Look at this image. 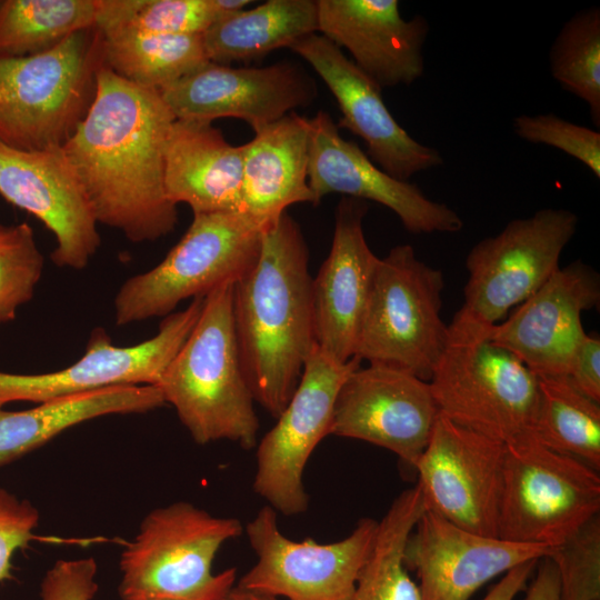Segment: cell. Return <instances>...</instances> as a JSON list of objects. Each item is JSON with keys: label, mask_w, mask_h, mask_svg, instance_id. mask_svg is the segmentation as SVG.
Listing matches in <instances>:
<instances>
[{"label": "cell", "mask_w": 600, "mask_h": 600, "mask_svg": "<svg viewBox=\"0 0 600 600\" xmlns=\"http://www.w3.org/2000/svg\"><path fill=\"white\" fill-rule=\"evenodd\" d=\"M196 298L160 322L158 332L140 343L119 347L104 329L93 330L84 354L71 366L47 373L0 371V407L16 401L41 403L119 386H156L173 360L202 310Z\"/></svg>", "instance_id": "13"}, {"label": "cell", "mask_w": 600, "mask_h": 600, "mask_svg": "<svg viewBox=\"0 0 600 600\" xmlns=\"http://www.w3.org/2000/svg\"><path fill=\"white\" fill-rule=\"evenodd\" d=\"M533 437L544 447L600 470V402L567 376L538 377Z\"/></svg>", "instance_id": "30"}, {"label": "cell", "mask_w": 600, "mask_h": 600, "mask_svg": "<svg viewBox=\"0 0 600 600\" xmlns=\"http://www.w3.org/2000/svg\"><path fill=\"white\" fill-rule=\"evenodd\" d=\"M567 377L582 393L600 402L599 336H583L572 354Z\"/></svg>", "instance_id": "39"}, {"label": "cell", "mask_w": 600, "mask_h": 600, "mask_svg": "<svg viewBox=\"0 0 600 600\" xmlns=\"http://www.w3.org/2000/svg\"><path fill=\"white\" fill-rule=\"evenodd\" d=\"M597 514L599 471L534 437L504 444L498 538L553 547Z\"/></svg>", "instance_id": "10"}, {"label": "cell", "mask_w": 600, "mask_h": 600, "mask_svg": "<svg viewBox=\"0 0 600 600\" xmlns=\"http://www.w3.org/2000/svg\"><path fill=\"white\" fill-rule=\"evenodd\" d=\"M309 119L290 112L243 144V212L269 228L294 203L314 198L308 183Z\"/></svg>", "instance_id": "25"}, {"label": "cell", "mask_w": 600, "mask_h": 600, "mask_svg": "<svg viewBox=\"0 0 600 600\" xmlns=\"http://www.w3.org/2000/svg\"><path fill=\"white\" fill-rule=\"evenodd\" d=\"M99 0H0V57L49 51L96 27Z\"/></svg>", "instance_id": "32"}, {"label": "cell", "mask_w": 600, "mask_h": 600, "mask_svg": "<svg viewBox=\"0 0 600 600\" xmlns=\"http://www.w3.org/2000/svg\"><path fill=\"white\" fill-rule=\"evenodd\" d=\"M93 558L61 559L48 569L40 584V600H92L98 591Z\"/></svg>", "instance_id": "38"}, {"label": "cell", "mask_w": 600, "mask_h": 600, "mask_svg": "<svg viewBox=\"0 0 600 600\" xmlns=\"http://www.w3.org/2000/svg\"><path fill=\"white\" fill-rule=\"evenodd\" d=\"M309 124L308 183L314 206L328 194L340 193L384 206L414 234L463 229L461 217L452 208L431 200L417 184L386 173L358 143L346 140L328 112L318 111Z\"/></svg>", "instance_id": "17"}, {"label": "cell", "mask_w": 600, "mask_h": 600, "mask_svg": "<svg viewBox=\"0 0 600 600\" xmlns=\"http://www.w3.org/2000/svg\"><path fill=\"white\" fill-rule=\"evenodd\" d=\"M309 250L284 212L262 237L254 266L233 284V326L254 402L274 419L289 402L316 348Z\"/></svg>", "instance_id": "2"}, {"label": "cell", "mask_w": 600, "mask_h": 600, "mask_svg": "<svg viewBox=\"0 0 600 600\" xmlns=\"http://www.w3.org/2000/svg\"><path fill=\"white\" fill-rule=\"evenodd\" d=\"M242 532L240 520L186 501L150 511L120 556L121 599L219 600L237 576L234 568L213 574V560Z\"/></svg>", "instance_id": "5"}, {"label": "cell", "mask_w": 600, "mask_h": 600, "mask_svg": "<svg viewBox=\"0 0 600 600\" xmlns=\"http://www.w3.org/2000/svg\"><path fill=\"white\" fill-rule=\"evenodd\" d=\"M243 144L229 143L212 123L174 120L164 149L168 199L193 214L243 212Z\"/></svg>", "instance_id": "24"}, {"label": "cell", "mask_w": 600, "mask_h": 600, "mask_svg": "<svg viewBox=\"0 0 600 600\" xmlns=\"http://www.w3.org/2000/svg\"><path fill=\"white\" fill-rule=\"evenodd\" d=\"M268 228L244 212L196 213L152 269L129 278L114 298L117 326L167 317L183 300L236 283L257 262Z\"/></svg>", "instance_id": "7"}, {"label": "cell", "mask_w": 600, "mask_h": 600, "mask_svg": "<svg viewBox=\"0 0 600 600\" xmlns=\"http://www.w3.org/2000/svg\"><path fill=\"white\" fill-rule=\"evenodd\" d=\"M359 366L357 358L340 363L316 347L276 424L257 443L252 488L276 512L297 516L307 511L309 497L303 484L307 462L331 433L339 390Z\"/></svg>", "instance_id": "12"}, {"label": "cell", "mask_w": 600, "mask_h": 600, "mask_svg": "<svg viewBox=\"0 0 600 600\" xmlns=\"http://www.w3.org/2000/svg\"><path fill=\"white\" fill-rule=\"evenodd\" d=\"M377 529V520L362 518L341 540L296 541L280 531L277 512L264 506L244 528L257 562L238 587L286 600H351Z\"/></svg>", "instance_id": "11"}, {"label": "cell", "mask_w": 600, "mask_h": 600, "mask_svg": "<svg viewBox=\"0 0 600 600\" xmlns=\"http://www.w3.org/2000/svg\"><path fill=\"white\" fill-rule=\"evenodd\" d=\"M38 524L39 512L32 503L0 487V581L12 577V556L33 539Z\"/></svg>", "instance_id": "37"}, {"label": "cell", "mask_w": 600, "mask_h": 600, "mask_svg": "<svg viewBox=\"0 0 600 600\" xmlns=\"http://www.w3.org/2000/svg\"><path fill=\"white\" fill-rule=\"evenodd\" d=\"M537 563L536 560L528 561L506 572L482 600H513L519 592L526 589Z\"/></svg>", "instance_id": "41"}, {"label": "cell", "mask_w": 600, "mask_h": 600, "mask_svg": "<svg viewBox=\"0 0 600 600\" xmlns=\"http://www.w3.org/2000/svg\"><path fill=\"white\" fill-rule=\"evenodd\" d=\"M426 511L418 484L394 498L378 521L371 551L351 600H421L419 586L406 564L408 540Z\"/></svg>", "instance_id": "28"}, {"label": "cell", "mask_w": 600, "mask_h": 600, "mask_svg": "<svg viewBox=\"0 0 600 600\" xmlns=\"http://www.w3.org/2000/svg\"><path fill=\"white\" fill-rule=\"evenodd\" d=\"M578 221L568 209H539L477 242L466 259L464 301L448 328L484 336L560 268L562 251L576 234Z\"/></svg>", "instance_id": "8"}, {"label": "cell", "mask_w": 600, "mask_h": 600, "mask_svg": "<svg viewBox=\"0 0 600 600\" xmlns=\"http://www.w3.org/2000/svg\"><path fill=\"white\" fill-rule=\"evenodd\" d=\"M0 194L51 231L56 266L80 270L96 254L98 222L62 147L21 150L0 141Z\"/></svg>", "instance_id": "18"}, {"label": "cell", "mask_w": 600, "mask_h": 600, "mask_svg": "<svg viewBox=\"0 0 600 600\" xmlns=\"http://www.w3.org/2000/svg\"><path fill=\"white\" fill-rule=\"evenodd\" d=\"M551 77L582 100L600 128V9L592 6L563 23L549 50Z\"/></svg>", "instance_id": "33"}, {"label": "cell", "mask_w": 600, "mask_h": 600, "mask_svg": "<svg viewBox=\"0 0 600 600\" xmlns=\"http://www.w3.org/2000/svg\"><path fill=\"white\" fill-rule=\"evenodd\" d=\"M208 63L203 33H127L103 38L107 68L134 84L158 91Z\"/></svg>", "instance_id": "29"}, {"label": "cell", "mask_w": 600, "mask_h": 600, "mask_svg": "<svg viewBox=\"0 0 600 600\" xmlns=\"http://www.w3.org/2000/svg\"><path fill=\"white\" fill-rule=\"evenodd\" d=\"M233 284L203 298L193 329L156 387L197 443L229 440L252 449L260 426L234 336Z\"/></svg>", "instance_id": "3"}, {"label": "cell", "mask_w": 600, "mask_h": 600, "mask_svg": "<svg viewBox=\"0 0 600 600\" xmlns=\"http://www.w3.org/2000/svg\"><path fill=\"white\" fill-rule=\"evenodd\" d=\"M159 92L177 120L212 123L238 118L257 132L311 104L318 89L292 62L252 68L210 62Z\"/></svg>", "instance_id": "16"}, {"label": "cell", "mask_w": 600, "mask_h": 600, "mask_svg": "<svg viewBox=\"0 0 600 600\" xmlns=\"http://www.w3.org/2000/svg\"><path fill=\"white\" fill-rule=\"evenodd\" d=\"M176 120L160 92L104 64L84 118L62 147L98 223L132 242L154 241L177 226L166 193L164 149Z\"/></svg>", "instance_id": "1"}, {"label": "cell", "mask_w": 600, "mask_h": 600, "mask_svg": "<svg viewBox=\"0 0 600 600\" xmlns=\"http://www.w3.org/2000/svg\"><path fill=\"white\" fill-rule=\"evenodd\" d=\"M289 49L306 60L322 79L339 106L338 128L349 130L367 146V156L391 177L412 176L443 164L442 154L412 138L393 118L382 89L321 34H308Z\"/></svg>", "instance_id": "19"}, {"label": "cell", "mask_w": 600, "mask_h": 600, "mask_svg": "<svg viewBox=\"0 0 600 600\" xmlns=\"http://www.w3.org/2000/svg\"><path fill=\"white\" fill-rule=\"evenodd\" d=\"M443 289L442 271L420 260L410 244L379 258L354 358L429 381L449 338L440 316Z\"/></svg>", "instance_id": "6"}, {"label": "cell", "mask_w": 600, "mask_h": 600, "mask_svg": "<svg viewBox=\"0 0 600 600\" xmlns=\"http://www.w3.org/2000/svg\"><path fill=\"white\" fill-rule=\"evenodd\" d=\"M219 600H281V599L273 596L266 594V593L247 590L237 586V587H232Z\"/></svg>", "instance_id": "42"}, {"label": "cell", "mask_w": 600, "mask_h": 600, "mask_svg": "<svg viewBox=\"0 0 600 600\" xmlns=\"http://www.w3.org/2000/svg\"><path fill=\"white\" fill-rule=\"evenodd\" d=\"M551 547L470 532L426 510L406 548V564L419 578L421 600H469L491 579Z\"/></svg>", "instance_id": "21"}, {"label": "cell", "mask_w": 600, "mask_h": 600, "mask_svg": "<svg viewBox=\"0 0 600 600\" xmlns=\"http://www.w3.org/2000/svg\"><path fill=\"white\" fill-rule=\"evenodd\" d=\"M599 300V273L576 260L559 268L484 336L514 354L537 377L567 376L572 354L586 334L581 314Z\"/></svg>", "instance_id": "20"}, {"label": "cell", "mask_w": 600, "mask_h": 600, "mask_svg": "<svg viewBox=\"0 0 600 600\" xmlns=\"http://www.w3.org/2000/svg\"><path fill=\"white\" fill-rule=\"evenodd\" d=\"M249 0H99L96 28L103 38L127 33L202 34Z\"/></svg>", "instance_id": "31"}, {"label": "cell", "mask_w": 600, "mask_h": 600, "mask_svg": "<svg viewBox=\"0 0 600 600\" xmlns=\"http://www.w3.org/2000/svg\"><path fill=\"white\" fill-rule=\"evenodd\" d=\"M43 264L27 222L0 226V324L14 319L18 308L31 300Z\"/></svg>", "instance_id": "34"}, {"label": "cell", "mask_w": 600, "mask_h": 600, "mask_svg": "<svg viewBox=\"0 0 600 600\" xmlns=\"http://www.w3.org/2000/svg\"><path fill=\"white\" fill-rule=\"evenodd\" d=\"M1 226V224H0Z\"/></svg>", "instance_id": "44"}, {"label": "cell", "mask_w": 600, "mask_h": 600, "mask_svg": "<svg viewBox=\"0 0 600 600\" xmlns=\"http://www.w3.org/2000/svg\"><path fill=\"white\" fill-rule=\"evenodd\" d=\"M318 32L317 0H269L227 17L203 33L212 63L258 60Z\"/></svg>", "instance_id": "27"}, {"label": "cell", "mask_w": 600, "mask_h": 600, "mask_svg": "<svg viewBox=\"0 0 600 600\" xmlns=\"http://www.w3.org/2000/svg\"><path fill=\"white\" fill-rule=\"evenodd\" d=\"M318 32L381 89L410 86L424 72L430 27L416 14L402 18L397 0H317Z\"/></svg>", "instance_id": "23"}, {"label": "cell", "mask_w": 600, "mask_h": 600, "mask_svg": "<svg viewBox=\"0 0 600 600\" xmlns=\"http://www.w3.org/2000/svg\"><path fill=\"white\" fill-rule=\"evenodd\" d=\"M429 383L440 413L453 422L503 444L533 437L538 377L486 336L449 329Z\"/></svg>", "instance_id": "9"}, {"label": "cell", "mask_w": 600, "mask_h": 600, "mask_svg": "<svg viewBox=\"0 0 600 600\" xmlns=\"http://www.w3.org/2000/svg\"><path fill=\"white\" fill-rule=\"evenodd\" d=\"M540 561L524 600H560L559 574L553 561L548 557Z\"/></svg>", "instance_id": "40"}, {"label": "cell", "mask_w": 600, "mask_h": 600, "mask_svg": "<svg viewBox=\"0 0 600 600\" xmlns=\"http://www.w3.org/2000/svg\"><path fill=\"white\" fill-rule=\"evenodd\" d=\"M504 444L439 414L414 469L426 510L498 537Z\"/></svg>", "instance_id": "14"}, {"label": "cell", "mask_w": 600, "mask_h": 600, "mask_svg": "<svg viewBox=\"0 0 600 600\" xmlns=\"http://www.w3.org/2000/svg\"><path fill=\"white\" fill-rule=\"evenodd\" d=\"M102 64L96 27L42 53L0 57V141L21 150L63 147L93 101Z\"/></svg>", "instance_id": "4"}, {"label": "cell", "mask_w": 600, "mask_h": 600, "mask_svg": "<svg viewBox=\"0 0 600 600\" xmlns=\"http://www.w3.org/2000/svg\"><path fill=\"white\" fill-rule=\"evenodd\" d=\"M514 133L522 140L556 148L577 159L600 178V132L554 113L521 114L513 119Z\"/></svg>", "instance_id": "36"}, {"label": "cell", "mask_w": 600, "mask_h": 600, "mask_svg": "<svg viewBox=\"0 0 600 600\" xmlns=\"http://www.w3.org/2000/svg\"><path fill=\"white\" fill-rule=\"evenodd\" d=\"M369 206L344 197L336 208L328 257L312 278L316 347L346 363L354 358L358 334L379 258L363 230Z\"/></svg>", "instance_id": "22"}, {"label": "cell", "mask_w": 600, "mask_h": 600, "mask_svg": "<svg viewBox=\"0 0 600 600\" xmlns=\"http://www.w3.org/2000/svg\"><path fill=\"white\" fill-rule=\"evenodd\" d=\"M439 414L429 381L381 364L359 366L339 390L330 434L387 449L414 469Z\"/></svg>", "instance_id": "15"}, {"label": "cell", "mask_w": 600, "mask_h": 600, "mask_svg": "<svg viewBox=\"0 0 600 600\" xmlns=\"http://www.w3.org/2000/svg\"><path fill=\"white\" fill-rule=\"evenodd\" d=\"M548 558L559 574L560 600H600V514L551 547Z\"/></svg>", "instance_id": "35"}, {"label": "cell", "mask_w": 600, "mask_h": 600, "mask_svg": "<svg viewBox=\"0 0 600 600\" xmlns=\"http://www.w3.org/2000/svg\"><path fill=\"white\" fill-rule=\"evenodd\" d=\"M164 404L156 386H119L49 400L22 411L0 407V467L81 422L109 414L148 412Z\"/></svg>", "instance_id": "26"}, {"label": "cell", "mask_w": 600, "mask_h": 600, "mask_svg": "<svg viewBox=\"0 0 600 600\" xmlns=\"http://www.w3.org/2000/svg\"><path fill=\"white\" fill-rule=\"evenodd\" d=\"M141 600H177V599H168V598H148V599H141Z\"/></svg>", "instance_id": "43"}]
</instances>
